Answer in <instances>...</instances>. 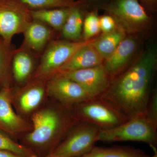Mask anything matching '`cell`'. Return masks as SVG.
Masks as SVG:
<instances>
[{"label":"cell","instance_id":"19","mask_svg":"<svg viewBox=\"0 0 157 157\" xmlns=\"http://www.w3.org/2000/svg\"><path fill=\"white\" fill-rule=\"evenodd\" d=\"M16 48L8 44L0 37V90L14 86L12 62Z\"/></svg>","mask_w":157,"mask_h":157},{"label":"cell","instance_id":"1","mask_svg":"<svg viewBox=\"0 0 157 157\" xmlns=\"http://www.w3.org/2000/svg\"><path fill=\"white\" fill-rule=\"evenodd\" d=\"M157 62V48L152 45L128 70L113 78L100 97L129 118L145 114Z\"/></svg>","mask_w":157,"mask_h":157},{"label":"cell","instance_id":"10","mask_svg":"<svg viewBox=\"0 0 157 157\" xmlns=\"http://www.w3.org/2000/svg\"><path fill=\"white\" fill-rule=\"evenodd\" d=\"M46 91L48 98L70 110L76 104L91 98L76 82L60 74L48 79Z\"/></svg>","mask_w":157,"mask_h":157},{"label":"cell","instance_id":"15","mask_svg":"<svg viewBox=\"0 0 157 157\" xmlns=\"http://www.w3.org/2000/svg\"><path fill=\"white\" fill-rule=\"evenodd\" d=\"M137 41L132 36L126 37L103 65L111 80L124 71L137 48Z\"/></svg>","mask_w":157,"mask_h":157},{"label":"cell","instance_id":"22","mask_svg":"<svg viewBox=\"0 0 157 157\" xmlns=\"http://www.w3.org/2000/svg\"><path fill=\"white\" fill-rule=\"evenodd\" d=\"M31 10L70 8L79 6L82 2L77 0H21Z\"/></svg>","mask_w":157,"mask_h":157},{"label":"cell","instance_id":"29","mask_svg":"<svg viewBox=\"0 0 157 157\" xmlns=\"http://www.w3.org/2000/svg\"><path fill=\"white\" fill-rule=\"evenodd\" d=\"M36 157H58L54 156L51 155H48L45 156Z\"/></svg>","mask_w":157,"mask_h":157},{"label":"cell","instance_id":"17","mask_svg":"<svg viewBox=\"0 0 157 157\" xmlns=\"http://www.w3.org/2000/svg\"><path fill=\"white\" fill-rule=\"evenodd\" d=\"M126 34L123 29L117 26L113 31L103 33L99 38L93 39L91 44L104 61L113 53L121 42L126 37Z\"/></svg>","mask_w":157,"mask_h":157},{"label":"cell","instance_id":"9","mask_svg":"<svg viewBox=\"0 0 157 157\" xmlns=\"http://www.w3.org/2000/svg\"><path fill=\"white\" fill-rule=\"evenodd\" d=\"M48 80L31 78L21 86L12 88L11 100L16 112L26 119L39 109L48 98Z\"/></svg>","mask_w":157,"mask_h":157},{"label":"cell","instance_id":"18","mask_svg":"<svg viewBox=\"0 0 157 157\" xmlns=\"http://www.w3.org/2000/svg\"><path fill=\"white\" fill-rule=\"evenodd\" d=\"M71 8L31 10V16L33 19L41 21L56 32H60L67 20Z\"/></svg>","mask_w":157,"mask_h":157},{"label":"cell","instance_id":"14","mask_svg":"<svg viewBox=\"0 0 157 157\" xmlns=\"http://www.w3.org/2000/svg\"><path fill=\"white\" fill-rule=\"evenodd\" d=\"M56 31L39 21L33 19L23 33L21 47L41 56L48 43L54 39Z\"/></svg>","mask_w":157,"mask_h":157},{"label":"cell","instance_id":"27","mask_svg":"<svg viewBox=\"0 0 157 157\" xmlns=\"http://www.w3.org/2000/svg\"><path fill=\"white\" fill-rule=\"evenodd\" d=\"M0 157H22L10 152L0 150Z\"/></svg>","mask_w":157,"mask_h":157},{"label":"cell","instance_id":"26","mask_svg":"<svg viewBox=\"0 0 157 157\" xmlns=\"http://www.w3.org/2000/svg\"><path fill=\"white\" fill-rule=\"evenodd\" d=\"M100 29L103 33H109L117 27L114 18L110 15H105L99 17Z\"/></svg>","mask_w":157,"mask_h":157},{"label":"cell","instance_id":"20","mask_svg":"<svg viewBox=\"0 0 157 157\" xmlns=\"http://www.w3.org/2000/svg\"><path fill=\"white\" fill-rule=\"evenodd\" d=\"M83 19L82 12L79 6L70 9L67 20L60 31L65 40L81 41Z\"/></svg>","mask_w":157,"mask_h":157},{"label":"cell","instance_id":"13","mask_svg":"<svg viewBox=\"0 0 157 157\" xmlns=\"http://www.w3.org/2000/svg\"><path fill=\"white\" fill-rule=\"evenodd\" d=\"M41 56L20 46L16 48L12 62L14 87L21 86L33 75Z\"/></svg>","mask_w":157,"mask_h":157},{"label":"cell","instance_id":"6","mask_svg":"<svg viewBox=\"0 0 157 157\" xmlns=\"http://www.w3.org/2000/svg\"><path fill=\"white\" fill-rule=\"evenodd\" d=\"M101 129L84 122H78L68 132L51 155L80 157L88 153L98 141Z\"/></svg>","mask_w":157,"mask_h":157},{"label":"cell","instance_id":"16","mask_svg":"<svg viewBox=\"0 0 157 157\" xmlns=\"http://www.w3.org/2000/svg\"><path fill=\"white\" fill-rule=\"evenodd\" d=\"M93 39L76 50L56 74L93 67L103 64L104 59L91 44Z\"/></svg>","mask_w":157,"mask_h":157},{"label":"cell","instance_id":"4","mask_svg":"<svg viewBox=\"0 0 157 157\" xmlns=\"http://www.w3.org/2000/svg\"><path fill=\"white\" fill-rule=\"evenodd\" d=\"M157 127L152 124L145 114L130 117L119 125L112 128L100 130L98 141H140L148 143L153 147L157 140Z\"/></svg>","mask_w":157,"mask_h":157},{"label":"cell","instance_id":"11","mask_svg":"<svg viewBox=\"0 0 157 157\" xmlns=\"http://www.w3.org/2000/svg\"><path fill=\"white\" fill-rule=\"evenodd\" d=\"M13 87L0 90V130L15 140L29 132L32 125L14 108L11 100Z\"/></svg>","mask_w":157,"mask_h":157},{"label":"cell","instance_id":"24","mask_svg":"<svg viewBox=\"0 0 157 157\" xmlns=\"http://www.w3.org/2000/svg\"><path fill=\"white\" fill-rule=\"evenodd\" d=\"M99 17L95 12L88 14L83 19L82 25V40L87 41L92 39L93 37L101 32Z\"/></svg>","mask_w":157,"mask_h":157},{"label":"cell","instance_id":"30","mask_svg":"<svg viewBox=\"0 0 157 157\" xmlns=\"http://www.w3.org/2000/svg\"><path fill=\"white\" fill-rule=\"evenodd\" d=\"M147 1H152V0H147Z\"/></svg>","mask_w":157,"mask_h":157},{"label":"cell","instance_id":"3","mask_svg":"<svg viewBox=\"0 0 157 157\" xmlns=\"http://www.w3.org/2000/svg\"><path fill=\"white\" fill-rule=\"evenodd\" d=\"M70 111L79 121L91 124L101 130L117 126L129 118L113 104L100 97L89 98L72 107Z\"/></svg>","mask_w":157,"mask_h":157},{"label":"cell","instance_id":"5","mask_svg":"<svg viewBox=\"0 0 157 157\" xmlns=\"http://www.w3.org/2000/svg\"><path fill=\"white\" fill-rule=\"evenodd\" d=\"M71 41L53 39L42 52L31 78L48 80L70 59L76 50L93 40Z\"/></svg>","mask_w":157,"mask_h":157},{"label":"cell","instance_id":"8","mask_svg":"<svg viewBox=\"0 0 157 157\" xmlns=\"http://www.w3.org/2000/svg\"><path fill=\"white\" fill-rule=\"evenodd\" d=\"M106 10L117 26L127 34L141 32L150 22L148 15L138 0H114Z\"/></svg>","mask_w":157,"mask_h":157},{"label":"cell","instance_id":"21","mask_svg":"<svg viewBox=\"0 0 157 157\" xmlns=\"http://www.w3.org/2000/svg\"><path fill=\"white\" fill-rule=\"evenodd\" d=\"M80 157H148L144 151L132 147L94 146L88 153Z\"/></svg>","mask_w":157,"mask_h":157},{"label":"cell","instance_id":"2","mask_svg":"<svg viewBox=\"0 0 157 157\" xmlns=\"http://www.w3.org/2000/svg\"><path fill=\"white\" fill-rule=\"evenodd\" d=\"M32 129L19 138L20 143L37 156L50 154L79 122L70 110L51 99L30 118Z\"/></svg>","mask_w":157,"mask_h":157},{"label":"cell","instance_id":"28","mask_svg":"<svg viewBox=\"0 0 157 157\" xmlns=\"http://www.w3.org/2000/svg\"><path fill=\"white\" fill-rule=\"evenodd\" d=\"M155 151L154 155H153L152 156H151V157H157V152L156 149H155Z\"/></svg>","mask_w":157,"mask_h":157},{"label":"cell","instance_id":"23","mask_svg":"<svg viewBox=\"0 0 157 157\" xmlns=\"http://www.w3.org/2000/svg\"><path fill=\"white\" fill-rule=\"evenodd\" d=\"M0 150L10 152L22 157H38L29 149L1 130Z\"/></svg>","mask_w":157,"mask_h":157},{"label":"cell","instance_id":"12","mask_svg":"<svg viewBox=\"0 0 157 157\" xmlns=\"http://www.w3.org/2000/svg\"><path fill=\"white\" fill-rule=\"evenodd\" d=\"M58 74L76 82L91 98L101 96L107 89L111 81V77L103 64L93 67Z\"/></svg>","mask_w":157,"mask_h":157},{"label":"cell","instance_id":"25","mask_svg":"<svg viewBox=\"0 0 157 157\" xmlns=\"http://www.w3.org/2000/svg\"><path fill=\"white\" fill-rule=\"evenodd\" d=\"M145 115L148 120L157 127V93L151 92L147 107Z\"/></svg>","mask_w":157,"mask_h":157},{"label":"cell","instance_id":"7","mask_svg":"<svg viewBox=\"0 0 157 157\" xmlns=\"http://www.w3.org/2000/svg\"><path fill=\"white\" fill-rule=\"evenodd\" d=\"M32 20L30 9L21 0H0V37L7 44H12Z\"/></svg>","mask_w":157,"mask_h":157}]
</instances>
